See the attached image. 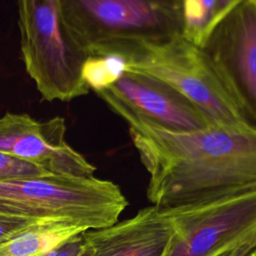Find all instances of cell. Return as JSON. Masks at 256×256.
<instances>
[{"instance_id":"cell-16","label":"cell","mask_w":256,"mask_h":256,"mask_svg":"<svg viewBox=\"0 0 256 256\" xmlns=\"http://www.w3.org/2000/svg\"><path fill=\"white\" fill-rule=\"evenodd\" d=\"M85 246L82 233L69 239L59 247L50 251L45 256H76L79 254Z\"/></svg>"},{"instance_id":"cell-8","label":"cell","mask_w":256,"mask_h":256,"mask_svg":"<svg viewBox=\"0 0 256 256\" xmlns=\"http://www.w3.org/2000/svg\"><path fill=\"white\" fill-rule=\"evenodd\" d=\"M96 93L115 113L132 114L163 130L188 132L214 125L181 92L140 71L127 69L115 83Z\"/></svg>"},{"instance_id":"cell-20","label":"cell","mask_w":256,"mask_h":256,"mask_svg":"<svg viewBox=\"0 0 256 256\" xmlns=\"http://www.w3.org/2000/svg\"><path fill=\"white\" fill-rule=\"evenodd\" d=\"M246 256H256V248L253 249L252 251H250Z\"/></svg>"},{"instance_id":"cell-3","label":"cell","mask_w":256,"mask_h":256,"mask_svg":"<svg viewBox=\"0 0 256 256\" xmlns=\"http://www.w3.org/2000/svg\"><path fill=\"white\" fill-rule=\"evenodd\" d=\"M65 27L90 56L126 40L183 35L180 0H58Z\"/></svg>"},{"instance_id":"cell-2","label":"cell","mask_w":256,"mask_h":256,"mask_svg":"<svg viewBox=\"0 0 256 256\" xmlns=\"http://www.w3.org/2000/svg\"><path fill=\"white\" fill-rule=\"evenodd\" d=\"M127 205L118 185L94 176L0 180V213L6 215L64 220L89 230L116 223Z\"/></svg>"},{"instance_id":"cell-17","label":"cell","mask_w":256,"mask_h":256,"mask_svg":"<svg viewBox=\"0 0 256 256\" xmlns=\"http://www.w3.org/2000/svg\"><path fill=\"white\" fill-rule=\"evenodd\" d=\"M242 1L243 0H216V13L214 23Z\"/></svg>"},{"instance_id":"cell-5","label":"cell","mask_w":256,"mask_h":256,"mask_svg":"<svg viewBox=\"0 0 256 256\" xmlns=\"http://www.w3.org/2000/svg\"><path fill=\"white\" fill-rule=\"evenodd\" d=\"M107 54L121 56L128 70L149 74L172 86L196 104L214 125L248 128L199 46L183 35L163 41H121L101 55Z\"/></svg>"},{"instance_id":"cell-4","label":"cell","mask_w":256,"mask_h":256,"mask_svg":"<svg viewBox=\"0 0 256 256\" xmlns=\"http://www.w3.org/2000/svg\"><path fill=\"white\" fill-rule=\"evenodd\" d=\"M21 52L42 98L70 101L89 92L84 67L90 56L65 27L58 0H18Z\"/></svg>"},{"instance_id":"cell-7","label":"cell","mask_w":256,"mask_h":256,"mask_svg":"<svg viewBox=\"0 0 256 256\" xmlns=\"http://www.w3.org/2000/svg\"><path fill=\"white\" fill-rule=\"evenodd\" d=\"M167 211L173 234L163 256H224L256 238V190Z\"/></svg>"},{"instance_id":"cell-13","label":"cell","mask_w":256,"mask_h":256,"mask_svg":"<svg viewBox=\"0 0 256 256\" xmlns=\"http://www.w3.org/2000/svg\"><path fill=\"white\" fill-rule=\"evenodd\" d=\"M126 70V62L119 55L92 56L84 67V80L89 89L98 92L115 83Z\"/></svg>"},{"instance_id":"cell-9","label":"cell","mask_w":256,"mask_h":256,"mask_svg":"<svg viewBox=\"0 0 256 256\" xmlns=\"http://www.w3.org/2000/svg\"><path fill=\"white\" fill-rule=\"evenodd\" d=\"M65 120L36 121L27 114L0 118V152L35 165L52 175L89 177L96 168L65 140Z\"/></svg>"},{"instance_id":"cell-6","label":"cell","mask_w":256,"mask_h":256,"mask_svg":"<svg viewBox=\"0 0 256 256\" xmlns=\"http://www.w3.org/2000/svg\"><path fill=\"white\" fill-rule=\"evenodd\" d=\"M199 48L246 126L256 131V0L216 21Z\"/></svg>"},{"instance_id":"cell-11","label":"cell","mask_w":256,"mask_h":256,"mask_svg":"<svg viewBox=\"0 0 256 256\" xmlns=\"http://www.w3.org/2000/svg\"><path fill=\"white\" fill-rule=\"evenodd\" d=\"M85 228L64 220H46L0 245V256H45Z\"/></svg>"},{"instance_id":"cell-1","label":"cell","mask_w":256,"mask_h":256,"mask_svg":"<svg viewBox=\"0 0 256 256\" xmlns=\"http://www.w3.org/2000/svg\"><path fill=\"white\" fill-rule=\"evenodd\" d=\"M149 174L147 198L164 209L256 190V131L210 125L172 132L119 113Z\"/></svg>"},{"instance_id":"cell-14","label":"cell","mask_w":256,"mask_h":256,"mask_svg":"<svg viewBox=\"0 0 256 256\" xmlns=\"http://www.w3.org/2000/svg\"><path fill=\"white\" fill-rule=\"evenodd\" d=\"M43 175L52 174H48L35 165L26 161L0 152V180Z\"/></svg>"},{"instance_id":"cell-18","label":"cell","mask_w":256,"mask_h":256,"mask_svg":"<svg viewBox=\"0 0 256 256\" xmlns=\"http://www.w3.org/2000/svg\"><path fill=\"white\" fill-rule=\"evenodd\" d=\"M256 248V238L250 240L249 242L241 245L240 247L230 251L229 253L225 254L224 256H246L250 251Z\"/></svg>"},{"instance_id":"cell-12","label":"cell","mask_w":256,"mask_h":256,"mask_svg":"<svg viewBox=\"0 0 256 256\" xmlns=\"http://www.w3.org/2000/svg\"><path fill=\"white\" fill-rule=\"evenodd\" d=\"M183 36L199 46L215 21L216 0H180Z\"/></svg>"},{"instance_id":"cell-10","label":"cell","mask_w":256,"mask_h":256,"mask_svg":"<svg viewBox=\"0 0 256 256\" xmlns=\"http://www.w3.org/2000/svg\"><path fill=\"white\" fill-rule=\"evenodd\" d=\"M173 234L167 209L151 205L132 218L82 232L90 256H163Z\"/></svg>"},{"instance_id":"cell-15","label":"cell","mask_w":256,"mask_h":256,"mask_svg":"<svg viewBox=\"0 0 256 256\" xmlns=\"http://www.w3.org/2000/svg\"><path fill=\"white\" fill-rule=\"evenodd\" d=\"M43 221L46 220L0 213V245Z\"/></svg>"},{"instance_id":"cell-19","label":"cell","mask_w":256,"mask_h":256,"mask_svg":"<svg viewBox=\"0 0 256 256\" xmlns=\"http://www.w3.org/2000/svg\"><path fill=\"white\" fill-rule=\"evenodd\" d=\"M76 256H90V249H89V247L87 246L86 243H85V246H84L83 250L79 254H77Z\"/></svg>"}]
</instances>
